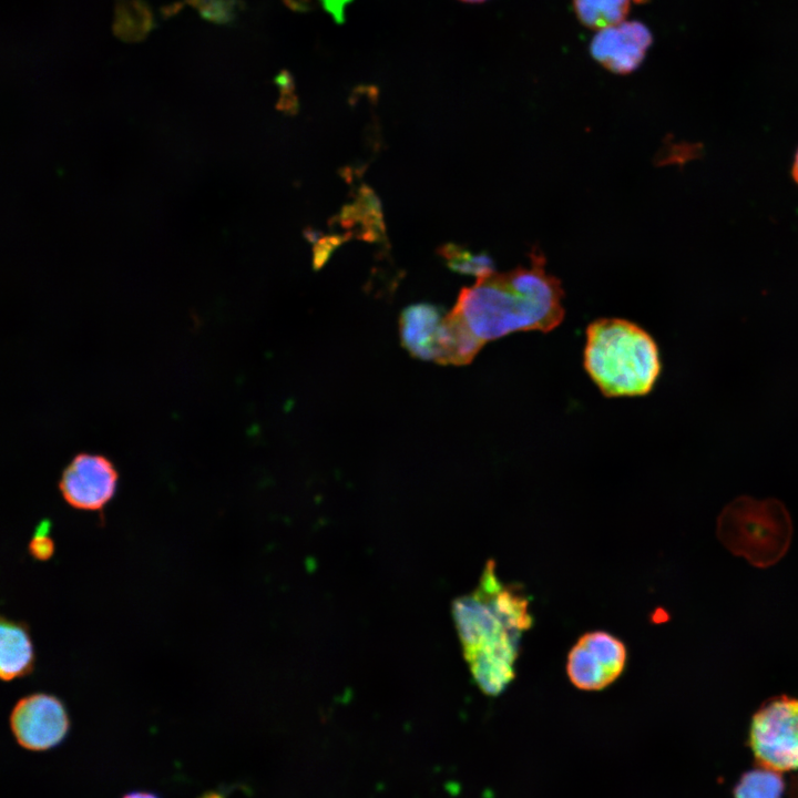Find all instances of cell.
<instances>
[{
  "label": "cell",
  "mask_w": 798,
  "mask_h": 798,
  "mask_svg": "<svg viewBox=\"0 0 798 798\" xmlns=\"http://www.w3.org/2000/svg\"><path fill=\"white\" fill-rule=\"evenodd\" d=\"M717 533L730 552L753 565L766 567L785 554L792 528L789 513L780 501L741 495L720 512Z\"/></svg>",
  "instance_id": "obj_4"
},
{
  "label": "cell",
  "mask_w": 798,
  "mask_h": 798,
  "mask_svg": "<svg viewBox=\"0 0 798 798\" xmlns=\"http://www.w3.org/2000/svg\"><path fill=\"white\" fill-rule=\"evenodd\" d=\"M631 0H573L580 22L597 31L624 21Z\"/></svg>",
  "instance_id": "obj_13"
},
{
  "label": "cell",
  "mask_w": 798,
  "mask_h": 798,
  "mask_svg": "<svg viewBox=\"0 0 798 798\" xmlns=\"http://www.w3.org/2000/svg\"><path fill=\"white\" fill-rule=\"evenodd\" d=\"M583 364L601 392L612 398L649 393L662 372L655 339L620 318H601L587 326Z\"/></svg>",
  "instance_id": "obj_3"
},
{
  "label": "cell",
  "mask_w": 798,
  "mask_h": 798,
  "mask_svg": "<svg viewBox=\"0 0 798 798\" xmlns=\"http://www.w3.org/2000/svg\"><path fill=\"white\" fill-rule=\"evenodd\" d=\"M748 738L760 767L798 769V698L781 695L765 702L753 715Z\"/></svg>",
  "instance_id": "obj_5"
},
{
  "label": "cell",
  "mask_w": 798,
  "mask_h": 798,
  "mask_svg": "<svg viewBox=\"0 0 798 798\" xmlns=\"http://www.w3.org/2000/svg\"><path fill=\"white\" fill-rule=\"evenodd\" d=\"M563 296L544 257L533 253L529 267L493 272L462 288L450 311L484 346L516 331L553 330L564 318Z\"/></svg>",
  "instance_id": "obj_1"
},
{
  "label": "cell",
  "mask_w": 798,
  "mask_h": 798,
  "mask_svg": "<svg viewBox=\"0 0 798 798\" xmlns=\"http://www.w3.org/2000/svg\"><path fill=\"white\" fill-rule=\"evenodd\" d=\"M443 310L432 304L408 306L400 315L399 330L403 347L421 360H438Z\"/></svg>",
  "instance_id": "obj_9"
},
{
  "label": "cell",
  "mask_w": 798,
  "mask_h": 798,
  "mask_svg": "<svg viewBox=\"0 0 798 798\" xmlns=\"http://www.w3.org/2000/svg\"><path fill=\"white\" fill-rule=\"evenodd\" d=\"M461 1L470 2V3H478V2L485 1V0H461Z\"/></svg>",
  "instance_id": "obj_23"
},
{
  "label": "cell",
  "mask_w": 798,
  "mask_h": 798,
  "mask_svg": "<svg viewBox=\"0 0 798 798\" xmlns=\"http://www.w3.org/2000/svg\"><path fill=\"white\" fill-rule=\"evenodd\" d=\"M17 741L29 750H45L60 744L70 727L62 700L54 695L34 693L17 702L10 714Z\"/></svg>",
  "instance_id": "obj_6"
},
{
  "label": "cell",
  "mask_w": 798,
  "mask_h": 798,
  "mask_svg": "<svg viewBox=\"0 0 798 798\" xmlns=\"http://www.w3.org/2000/svg\"><path fill=\"white\" fill-rule=\"evenodd\" d=\"M566 671L572 684L583 690H600L615 681L603 661L580 641L567 655Z\"/></svg>",
  "instance_id": "obj_11"
},
{
  "label": "cell",
  "mask_w": 798,
  "mask_h": 798,
  "mask_svg": "<svg viewBox=\"0 0 798 798\" xmlns=\"http://www.w3.org/2000/svg\"><path fill=\"white\" fill-rule=\"evenodd\" d=\"M0 676L4 682L29 675L35 664V652L28 625L1 617Z\"/></svg>",
  "instance_id": "obj_10"
},
{
  "label": "cell",
  "mask_w": 798,
  "mask_h": 798,
  "mask_svg": "<svg viewBox=\"0 0 798 798\" xmlns=\"http://www.w3.org/2000/svg\"><path fill=\"white\" fill-rule=\"evenodd\" d=\"M528 605L520 589L499 581L492 560L487 562L478 590L453 603V618L472 676L489 696L502 693L515 676L519 642L532 625Z\"/></svg>",
  "instance_id": "obj_2"
},
{
  "label": "cell",
  "mask_w": 798,
  "mask_h": 798,
  "mask_svg": "<svg viewBox=\"0 0 798 798\" xmlns=\"http://www.w3.org/2000/svg\"><path fill=\"white\" fill-rule=\"evenodd\" d=\"M200 14L216 23L231 21L236 12V0H186Z\"/></svg>",
  "instance_id": "obj_18"
},
{
  "label": "cell",
  "mask_w": 798,
  "mask_h": 798,
  "mask_svg": "<svg viewBox=\"0 0 798 798\" xmlns=\"http://www.w3.org/2000/svg\"><path fill=\"white\" fill-rule=\"evenodd\" d=\"M123 798H158V797L152 792L133 791V792L125 795Z\"/></svg>",
  "instance_id": "obj_21"
},
{
  "label": "cell",
  "mask_w": 798,
  "mask_h": 798,
  "mask_svg": "<svg viewBox=\"0 0 798 798\" xmlns=\"http://www.w3.org/2000/svg\"><path fill=\"white\" fill-rule=\"evenodd\" d=\"M439 253L456 273L472 275L478 279L494 272L493 262L487 254H473L452 243L443 245Z\"/></svg>",
  "instance_id": "obj_17"
},
{
  "label": "cell",
  "mask_w": 798,
  "mask_h": 798,
  "mask_svg": "<svg viewBox=\"0 0 798 798\" xmlns=\"http://www.w3.org/2000/svg\"><path fill=\"white\" fill-rule=\"evenodd\" d=\"M114 34L126 42L143 40L153 28V14L143 0H116Z\"/></svg>",
  "instance_id": "obj_12"
},
{
  "label": "cell",
  "mask_w": 798,
  "mask_h": 798,
  "mask_svg": "<svg viewBox=\"0 0 798 798\" xmlns=\"http://www.w3.org/2000/svg\"><path fill=\"white\" fill-rule=\"evenodd\" d=\"M119 473L102 454L78 453L63 469L59 490L64 501L82 511H101L114 497Z\"/></svg>",
  "instance_id": "obj_7"
},
{
  "label": "cell",
  "mask_w": 798,
  "mask_h": 798,
  "mask_svg": "<svg viewBox=\"0 0 798 798\" xmlns=\"http://www.w3.org/2000/svg\"><path fill=\"white\" fill-rule=\"evenodd\" d=\"M791 176L794 181L798 184V149L796 151V154L794 156V162L791 165Z\"/></svg>",
  "instance_id": "obj_22"
},
{
  "label": "cell",
  "mask_w": 798,
  "mask_h": 798,
  "mask_svg": "<svg viewBox=\"0 0 798 798\" xmlns=\"http://www.w3.org/2000/svg\"><path fill=\"white\" fill-rule=\"evenodd\" d=\"M51 524L48 520H42L34 530L29 543V553L34 560L47 561L54 554V541L50 536Z\"/></svg>",
  "instance_id": "obj_19"
},
{
  "label": "cell",
  "mask_w": 798,
  "mask_h": 798,
  "mask_svg": "<svg viewBox=\"0 0 798 798\" xmlns=\"http://www.w3.org/2000/svg\"><path fill=\"white\" fill-rule=\"evenodd\" d=\"M345 225L359 222L364 226V238H379L383 234L380 204L370 190L362 188L357 204L345 207L342 214Z\"/></svg>",
  "instance_id": "obj_14"
},
{
  "label": "cell",
  "mask_w": 798,
  "mask_h": 798,
  "mask_svg": "<svg viewBox=\"0 0 798 798\" xmlns=\"http://www.w3.org/2000/svg\"><path fill=\"white\" fill-rule=\"evenodd\" d=\"M652 44V33L638 21H622L597 31L590 52L606 70L627 74L635 71Z\"/></svg>",
  "instance_id": "obj_8"
},
{
  "label": "cell",
  "mask_w": 798,
  "mask_h": 798,
  "mask_svg": "<svg viewBox=\"0 0 798 798\" xmlns=\"http://www.w3.org/2000/svg\"><path fill=\"white\" fill-rule=\"evenodd\" d=\"M782 790L780 773L760 767L743 775L735 798H780Z\"/></svg>",
  "instance_id": "obj_16"
},
{
  "label": "cell",
  "mask_w": 798,
  "mask_h": 798,
  "mask_svg": "<svg viewBox=\"0 0 798 798\" xmlns=\"http://www.w3.org/2000/svg\"><path fill=\"white\" fill-rule=\"evenodd\" d=\"M579 641L603 661L615 679L622 674L627 656L623 642L602 631L586 633Z\"/></svg>",
  "instance_id": "obj_15"
},
{
  "label": "cell",
  "mask_w": 798,
  "mask_h": 798,
  "mask_svg": "<svg viewBox=\"0 0 798 798\" xmlns=\"http://www.w3.org/2000/svg\"><path fill=\"white\" fill-rule=\"evenodd\" d=\"M324 9L337 21L342 22L345 9L351 0H320Z\"/></svg>",
  "instance_id": "obj_20"
}]
</instances>
